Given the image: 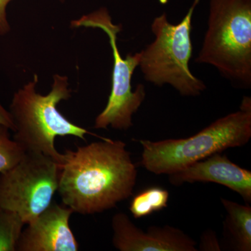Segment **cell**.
<instances>
[{
  "label": "cell",
  "mask_w": 251,
  "mask_h": 251,
  "mask_svg": "<svg viewBox=\"0 0 251 251\" xmlns=\"http://www.w3.org/2000/svg\"><path fill=\"white\" fill-rule=\"evenodd\" d=\"M64 155L57 191L74 212L110 210L133 193L138 171L124 142L108 138Z\"/></svg>",
  "instance_id": "1"
},
{
  "label": "cell",
  "mask_w": 251,
  "mask_h": 251,
  "mask_svg": "<svg viewBox=\"0 0 251 251\" xmlns=\"http://www.w3.org/2000/svg\"><path fill=\"white\" fill-rule=\"evenodd\" d=\"M38 82L35 74L32 80L14 94L10 105L15 126L14 140L25 151L44 153L57 162L61 168L64 155L54 147L56 137L72 135L86 140L85 135L90 134L100 140L108 139L72 123L59 111L57 105L60 101L72 97L67 76L54 75L52 88L47 95L36 92Z\"/></svg>",
  "instance_id": "2"
},
{
  "label": "cell",
  "mask_w": 251,
  "mask_h": 251,
  "mask_svg": "<svg viewBox=\"0 0 251 251\" xmlns=\"http://www.w3.org/2000/svg\"><path fill=\"white\" fill-rule=\"evenodd\" d=\"M251 138V99L240 109L213 122L197 134L181 139L140 140L141 165L155 175H171L229 148H239Z\"/></svg>",
  "instance_id": "3"
},
{
  "label": "cell",
  "mask_w": 251,
  "mask_h": 251,
  "mask_svg": "<svg viewBox=\"0 0 251 251\" xmlns=\"http://www.w3.org/2000/svg\"><path fill=\"white\" fill-rule=\"evenodd\" d=\"M196 61L250 88L251 0H209L207 30Z\"/></svg>",
  "instance_id": "4"
},
{
  "label": "cell",
  "mask_w": 251,
  "mask_h": 251,
  "mask_svg": "<svg viewBox=\"0 0 251 251\" xmlns=\"http://www.w3.org/2000/svg\"><path fill=\"white\" fill-rule=\"evenodd\" d=\"M199 1L194 0L178 24L170 23L166 13L155 18L151 26L154 41L140 52L139 67L145 80L158 87L171 85L184 97H197L206 89L189 67L193 14Z\"/></svg>",
  "instance_id": "5"
},
{
  "label": "cell",
  "mask_w": 251,
  "mask_h": 251,
  "mask_svg": "<svg viewBox=\"0 0 251 251\" xmlns=\"http://www.w3.org/2000/svg\"><path fill=\"white\" fill-rule=\"evenodd\" d=\"M73 27L98 28L109 38L113 56L112 89L108 103L97 117L94 128L106 129L108 126L117 130H126L133 126V115L141 106L145 97V87L138 85L132 90L131 81L135 69L139 67L141 54H128L124 58L117 46V34L122 30L121 25L112 23L108 9L101 7L85 15L71 23Z\"/></svg>",
  "instance_id": "6"
},
{
  "label": "cell",
  "mask_w": 251,
  "mask_h": 251,
  "mask_svg": "<svg viewBox=\"0 0 251 251\" xmlns=\"http://www.w3.org/2000/svg\"><path fill=\"white\" fill-rule=\"evenodd\" d=\"M59 173L50 157L26 151L16 166L0 173V208L15 211L29 224L52 202Z\"/></svg>",
  "instance_id": "7"
},
{
  "label": "cell",
  "mask_w": 251,
  "mask_h": 251,
  "mask_svg": "<svg viewBox=\"0 0 251 251\" xmlns=\"http://www.w3.org/2000/svg\"><path fill=\"white\" fill-rule=\"evenodd\" d=\"M112 244L120 251H197L196 241L173 226H151L144 232L126 214L112 217Z\"/></svg>",
  "instance_id": "8"
},
{
  "label": "cell",
  "mask_w": 251,
  "mask_h": 251,
  "mask_svg": "<svg viewBox=\"0 0 251 251\" xmlns=\"http://www.w3.org/2000/svg\"><path fill=\"white\" fill-rule=\"evenodd\" d=\"M73 213L64 204L51 202L23 230L16 251H78V243L69 225Z\"/></svg>",
  "instance_id": "9"
},
{
  "label": "cell",
  "mask_w": 251,
  "mask_h": 251,
  "mask_svg": "<svg viewBox=\"0 0 251 251\" xmlns=\"http://www.w3.org/2000/svg\"><path fill=\"white\" fill-rule=\"evenodd\" d=\"M169 181L174 186L184 183H216L240 195L245 202H251V172L241 168L221 152L169 175Z\"/></svg>",
  "instance_id": "10"
},
{
  "label": "cell",
  "mask_w": 251,
  "mask_h": 251,
  "mask_svg": "<svg viewBox=\"0 0 251 251\" xmlns=\"http://www.w3.org/2000/svg\"><path fill=\"white\" fill-rule=\"evenodd\" d=\"M227 216L225 232L230 239L234 251H251V207L221 198Z\"/></svg>",
  "instance_id": "11"
},
{
  "label": "cell",
  "mask_w": 251,
  "mask_h": 251,
  "mask_svg": "<svg viewBox=\"0 0 251 251\" xmlns=\"http://www.w3.org/2000/svg\"><path fill=\"white\" fill-rule=\"evenodd\" d=\"M169 192L158 186L147 188L134 196L130 204V211L135 219L151 215L168 205Z\"/></svg>",
  "instance_id": "12"
},
{
  "label": "cell",
  "mask_w": 251,
  "mask_h": 251,
  "mask_svg": "<svg viewBox=\"0 0 251 251\" xmlns=\"http://www.w3.org/2000/svg\"><path fill=\"white\" fill-rule=\"evenodd\" d=\"M24 225L17 213L0 208V251H16Z\"/></svg>",
  "instance_id": "13"
},
{
  "label": "cell",
  "mask_w": 251,
  "mask_h": 251,
  "mask_svg": "<svg viewBox=\"0 0 251 251\" xmlns=\"http://www.w3.org/2000/svg\"><path fill=\"white\" fill-rule=\"evenodd\" d=\"M9 128L0 125V173L9 171L21 161L26 151L11 139Z\"/></svg>",
  "instance_id": "14"
},
{
  "label": "cell",
  "mask_w": 251,
  "mask_h": 251,
  "mask_svg": "<svg viewBox=\"0 0 251 251\" xmlns=\"http://www.w3.org/2000/svg\"><path fill=\"white\" fill-rule=\"evenodd\" d=\"M199 248L201 251H221L216 232L212 230L204 232L201 237Z\"/></svg>",
  "instance_id": "15"
},
{
  "label": "cell",
  "mask_w": 251,
  "mask_h": 251,
  "mask_svg": "<svg viewBox=\"0 0 251 251\" xmlns=\"http://www.w3.org/2000/svg\"><path fill=\"white\" fill-rule=\"evenodd\" d=\"M11 0H0V35L4 36L11 30L7 19L6 7Z\"/></svg>",
  "instance_id": "16"
},
{
  "label": "cell",
  "mask_w": 251,
  "mask_h": 251,
  "mask_svg": "<svg viewBox=\"0 0 251 251\" xmlns=\"http://www.w3.org/2000/svg\"><path fill=\"white\" fill-rule=\"evenodd\" d=\"M0 125H4L13 132L14 131L15 126L11 114L3 107L1 103H0Z\"/></svg>",
  "instance_id": "17"
},
{
  "label": "cell",
  "mask_w": 251,
  "mask_h": 251,
  "mask_svg": "<svg viewBox=\"0 0 251 251\" xmlns=\"http://www.w3.org/2000/svg\"><path fill=\"white\" fill-rule=\"evenodd\" d=\"M61 1H64V0H61Z\"/></svg>",
  "instance_id": "18"
}]
</instances>
